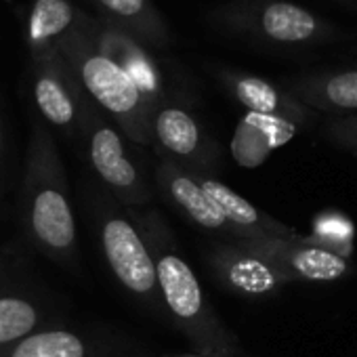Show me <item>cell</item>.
I'll use <instances>...</instances> for the list:
<instances>
[{"instance_id":"10","label":"cell","mask_w":357,"mask_h":357,"mask_svg":"<svg viewBox=\"0 0 357 357\" xmlns=\"http://www.w3.org/2000/svg\"><path fill=\"white\" fill-rule=\"evenodd\" d=\"M153 176L162 196L168 202H172V206L194 225L211 231L234 229L231 223L219 211V206L202 190L198 172H192L168 158L158 155Z\"/></svg>"},{"instance_id":"17","label":"cell","mask_w":357,"mask_h":357,"mask_svg":"<svg viewBox=\"0 0 357 357\" xmlns=\"http://www.w3.org/2000/svg\"><path fill=\"white\" fill-rule=\"evenodd\" d=\"M198 178H200L202 190L219 206L223 217L231 223L234 229H238V236H240L238 240L252 238L259 229L269 227V223L261 217V213L248 200L238 196L231 188H227L225 183L217 181V178H211L202 172H198Z\"/></svg>"},{"instance_id":"21","label":"cell","mask_w":357,"mask_h":357,"mask_svg":"<svg viewBox=\"0 0 357 357\" xmlns=\"http://www.w3.org/2000/svg\"><path fill=\"white\" fill-rule=\"evenodd\" d=\"M5 132H3V118H0V198L5 194Z\"/></svg>"},{"instance_id":"2","label":"cell","mask_w":357,"mask_h":357,"mask_svg":"<svg viewBox=\"0 0 357 357\" xmlns=\"http://www.w3.org/2000/svg\"><path fill=\"white\" fill-rule=\"evenodd\" d=\"M22 225L32 242L51 261L74 267L78 234L66 166L51 128L34 122L24 164Z\"/></svg>"},{"instance_id":"6","label":"cell","mask_w":357,"mask_h":357,"mask_svg":"<svg viewBox=\"0 0 357 357\" xmlns=\"http://www.w3.org/2000/svg\"><path fill=\"white\" fill-rule=\"evenodd\" d=\"M82 135L89 143V160L93 170L112 198L126 213H141L149 208L151 192L141 170L128 155L124 135L91 101L86 103Z\"/></svg>"},{"instance_id":"13","label":"cell","mask_w":357,"mask_h":357,"mask_svg":"<svg viewBox=\"0 0 357 357\" xmlns=\"http://www.w3.org/2000/svg\"><path fill=\"white\" fill-rule=\"evenodd\" d=\"M208 265L219 280L244 294H267L282 280L273 261L269 263L267 257L242 244L213 248L208 252Z\"/></svg>"},{"instance_id":"15","label":"cell","mask_w":357,"mask_h":357,"mask_svg":"<svg viewBox=\"0 0 357 357\" xmlns=\"http://www.w3.org/2000/svg\"><path fill=\"white\" fill-rule=\"evenodd\" d=\"M296 132V124L278 116L246 114L234 132L231 155L244 168L261 166L269 153L288 143Z\"/></svg>"},{"instance_id":"16","label":"cell","mask_w":357,"mask_h":357,"mask_svg":"<svg viewBox=\"0 0 357 357\" xmlns=\"http://www.w3.org/2000/svg\"><path fill=\"white\" fill-rule=\"evenodd\" d=\"M221 84L229 91V95L244 105L250 114H261V116H278L284 120H292L294 114L301 112V105L296 99L280 91L275 84H271L265 78L238 72V70H219L217 72ZM296 124V122H294Z\"/></svg>"},{"instance_id":"3","label":"cell","mask_w":357,"mask_h":357,"mask_svg":"<svg viewBox=\"0 0 357 357\" xmlns=\"http://www.w3.org/2000/svg\"><path fill=\"white\" fill-rule=\"evenodd\" d=\"M93 24L95 17L72 34L61 45L59 53L70 66L86 99L124 135V139L137 145H151V109L130 78L97 49L91 36Z\"/></svg>"},{"instance_id":"18","label":"cell","mask_w":357,"mask_h":357,"mask_svg":"<svg viewBox=\"0 0 357 357\" xmlns=\"http://www.w3.org/2000/svg\"><path fill=\"white\" fill-rule=\"evenodd\" d=\"M45 326L36 298L24 292H0V349Z\"/></svg>"},{"instance_id":"7","label":"cell","mask_w":357,"mask_h":357,"mask_svg":"<svg viewBox=\"0 0 357 357\" xmlns=\"http://www.w3.org/2000/svg\"><path fill=\"white\" fill-rule=\"evenodd\" d=\"M32 61V97L45 124L70 139L82 135L86 95L74 78L61 53L45 55Z\"/></svg>"},{"instance_id":"19","label":"cell","mask_w":357,"mask_h":357,"mask_svg":"<svg viewBox=\"0 0 357 357\" xmlns=\"http://www.w3.org/2000/svg\"><path fill=\"white\" fill-rule=\"evenodd\" d=\"M296 93L319 105L357 112V70L328 74L324 78H305L296 84Z\"/></svg>"},{"instance_id":"12","label":"cell","mask_w":357,"mask_h":357,"mask_svg":"<svg viewBox=\"0 0 357 357\" xmlns=\"http://www.w3.org/2000/svg\"><path fill=\"white\" fill-rule=\"evenodd\" d=\"M0 357H124L120 344L72 328L43 326L0 349Z\"/></svg>"},{"instance_id":"1","label":"cell","mask_w":357,"mask_h":357,"mask_svg":"<svg viewBox=\"0 0 357 357\" xmlns=\"http://www.w3.org/2000/svg\"><path fill=\"white\" fill-rule=\"evenodd\" d=\"M126 215L139 225L151 248L162 305L174 328L200 357H238L236 338L217 317L192 265L176 252L162 215L151 206Z\"/></svg>"},{"instance_id":"22","label":"cell","mask_w":357,"mask_h":357,"mask_svg":"<svg viewBox=\"0 0 357 357\" xmlns=\"http://www.w3.org/2000/svg\"><path fill=\"white\" fill-rule=\"evenodd\" d=\"M124 357H135V355H124Z\"/></svg>"},{"instance_id":"5","label":"cell","mask_w":357,"mask_h":357,"mask_svg":"<svg viewBox=\"0 0 357 357\" xmlns=\"http://www.w3.org/2000/svg\"><path fill=\"white\" fill-rule=\"evenodd\" d=\"M97 229L103 257L114 278L151 311L166 313L158 288L153 255L139 225L114 200V204L97 206Z\"/></svg>"},{"instance_id":"14","label":"cell","mask_w":357,"mask_h":357,"mask_svg":"<svg viewBox=\"0 0 357 357\" xmlns=\"http://www.w3.org/2000/svg\"><path fill=\"white\" fill-rule=\"evenodd\" d=\"M101 24L112 26L147 49H162L170 43V30L153 0H86Z\"/></svg>"},{"instance_id":"8","label":"cell","mask_w":357,"mask_h":357,"mask_svg":"<svg viewBox=\"0 0 357 357\" xmlns=\"http://www.w3.org/2000/svg\"><path fill=\"white\" fill-rule=\"evenodd\" d=\"M151 145L158 155L168 158L192 172H202L215 162V145L198 118L183 105L166 99L151 112Z\"/></svg>"},{"instance_id":"9","label":"cell","mask_w":357,"mask_h":357,"mask_svg":"<svg viewBox=\"0 0 357 357\" xmlns=\"http://www.w3.org/2000/svg\"><path fill=\"white\" fill-rule=\"evenodd\" d=\"M91 36H93V43L97 45V49L105 57H109L130 78V82L137 86V91L141 93L143 101L147 103V107L151 112L160 103L170 99V95L166 93V86H164L162 70H160L155 57L151 55V49H147L132 36H128L112 26L101 24L97 17L91 28Z\"/></svg>"},{"instance_id":"4","label":"cell","mask_w":357,"mask_h":357,"mask_svg":"<svg viewBox=\"0 0 357 357\" xmlns=\"http://www.w3.org/2000/svg\"><path fill=\"white\" fill-rule=\"evenodd\" d=\"M211 20L227 34L278 47H309L338 36L332 24L288 0H229Z\"/></svg>"},{"instance_id":"11","label":"cell","mask_w":357,"mask_h":357,"mask_svg":"<svg viewBox=\"0 0 357 357\" xmlns=\"http://www.w3.org/2000/svg\"><path fill=\"white\" fill-rule=\"evenodd\" d=\"M93 15L78 9L72 0H30L26 9V47L30 59L59 53L61 45Z\"/></svg>"},{"instance_id":"20","label":"cell","mask_w":357,"mask_h":357,"mask_svg":"<svg viewBox=\"0 0 357 357\" xmlns=\"http://www.w3.org/2000/svg\"><path fill=\"white\" fill-rule=\"evenodd\" d=\"M250 250H255V248H250ZM255 252L271 259L273 263L286 259L296 273H301L303 278H309V280H336L347 271V263L338 255H334L330 250H321V248H298V250H290L288 255L269 252V250H255Z\"/></svg>"}]
</instances>
